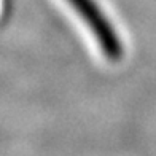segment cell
I'll return each mask as SVG.
<instances>
[{"instance_id": "6da1fadb", "label": "cell", "mask_w": 156, "mask_h": 156, "mask_svg": "<svg viewBox=\"0 0 156 156\" xmlns=\"http://www.w3.org/2000/svg\"><path fill=\"white\" fill-rule=\"evenodd\" d=\"M67 2L70 3V6H73L76 15L86 23L91 34L99 41L102 53L110 61L119 59V56H121V43H119L112 24H108L104 13L99 10V6L93 0H67Z\"/></svg>"}]
</instances>
